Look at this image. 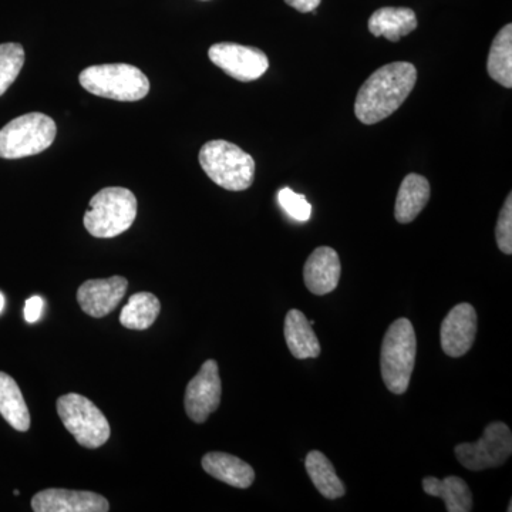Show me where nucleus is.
Returning a JSON list of instances; mask_svg holds the SVG:
<instances>
[{
	"mask_svg": "<svg viewBox=\"0 0 512 512\" xmlns=\"http://www.w3.org/2000/svg\"><path fill=\"white\" fill-rule=\"evenodd\" d=\"M221 393L220 367L215 360H207L185 390L184 407L187 416L194 423H205L220 407Z\"/></svg>",
	"mask_w": 512,
	"mask_h": 512,
	"instance_id": "obj_10",
	"label": "nucleus"
},
{
	"mask_svg": "<svg viewBox=\"0 0 512 512\" xmlns=\"http://www.w3.org/2000/svg\"><path fill=\"white\" fill-rule=\"evenodd\" d=\"M43 308L45 303L40 296H32L26 301L25 305V319L28 323H36L37 320L42 318Z\"/></svg>",
	"mask_w": 512,
	"mask_h": 512,
	"instance_id": "obj_27",
	"label": "nucleus"
},
{
	"mask_svg": "<svg viewBox=\"0 0 512 512\" xmlns=\"http://www.w3.org/2000/svg\"><path fill=\"white\" fill-rule=\"evenodd\" d=\"M423 490L431 497L443 498L448 512L473 511V494L463 478L451 476L439 480L436 477H426L423 480Z\"/></svg>",
	"mask_w": 512,
	"mask_h": 512,
	"instance_id": "obj_19",
	"label": "nucleus"
},
{
	"mask_svg": "<svg viewBox=\"0 0 512 512\" xmlns=\"http://www.w3.org/2000/svg\"><path fill=\"white\" fill-rule=\"evenodd\" d=\"M322 0H285L286 5L301 13L315 12Z\"/></svg>",
	"mask_w": 512,
	"mask_h": 512,
	"instance_id": "obj_28",
	"label": "nucleus"
},
{
	"mask_svg": "<svg viewBox=\"0 0 512 512\" xmlns=\"http://www.w3.org/2000/svg\"><path fill=\"white\" fill-rule=\"evenodd\" d=\"M25 64V50L19 43H3L0 45V96L18 79L20 70Z\"/></svg>",
	"mask_w": 512,
	"mask_h": 512,
	"instance_id": "obj_24",
	"label": "nucleus"
},
{
	"mask_svg": "<svg viewBox=\"0 0 512 512\" xmlns=\"http://www.w3.org/2000/svg\"><path fill=\"white\" fill-rule=\"evenodd\" d=\"M278 202L282 210L298 222L311 220L312 205L306 200L305 195L296 194L291 188H282L278 192Z\"/></svg>",
	"mask_w": 512,
	"mask_h": 512,
	"instance_id": "obj_25",
	"label": "nucleus"
},
{
	"mask_svg": "<svg viewBox=\"0 0 512 512\" xmlns=\"http://www.w3.org/2000/svg\"><path fill=\"white\" fill-rule=\"evenodd\" d=\"M416 82L417 70L412 63L394 62L380 67L357 93V119L372 126L392 116L413 92Z\"/></svg>",
	"mask_w": 512,
	"mask_h": 512,
	"instance_id": "obj_1",
	"label": "nucleus"
},
{
	"mask_svg": "<svg viewBox=\"0 0 512 512\" xmlns=\"http://www.w3.org/2000/svg\"><path fill=\"white\" fill-rule=\"evenodd\" d=\"M487 72L494 82L512 87V25H505L494 37L488 55Z\"/></svg>",
	"mask_w": 512,
	"mask_h": 512,
	"instance_id": "obj_22",
	"label": "nucleus"
},
{
	"mask_svg": "<svg viewBox=\"0 0 512 512\" xmlns=\"http://www.w3.org/2000/svg\"><path fill=\"white\" fill-rule=\"evenodd\" d=\"M416 355L417 339L412 322L406 318L394 320L384 335L380 350V370L383 382L390 392H407L412 380Z\"/></svg>",
	"mask_w": 512,
	"mask_h": 512,
	"instance_id": "obj_2",
	"label": "nucleus"
},
{
	"mask_svg": "<svg viewBox=\"0 0 512 512\" xmlns=\"http://www.w3.org/2000/svg\"><path fill=\"white\" fill-rule=\"evenodd\" d=\"M456 457L467 470L481 471L500 467L512 453V434L510 427L501 421H494L485 427L483 437L476 443L458 444Z\"/></svg>",
	"mask_w": 512,
	"mask_h": 512,
	"instance_id": "obj_8",
	"label": "nucleus"
},
{
	"mask_svg": "<svg viewBox=\"0 0 512 512\" xmlns=\"http://www.w3.org/2000/svg\"><path fill=\"white\" fill-rule=\"evenodd\" d=\"M497 245L504 254H512V195L508 194L503 210L498 215L497 228H495Z\"/></svg>",
	"mask_w": 512,
	"mask_h": 512,
	"instance_id": "obj_26",
	"label": "nucleus"
},
{
	"mask_svg": "<svg viewBox=\"0 0 512 512\" xmlns=\"http://www.w3.org/2000/svg\"><path fill=\"white\" fill-rule=\"evenodd\" d=\"M284 333L289 352L296 359H315L320 355V343L312 323L298 309L286 313Z\"/></svg>",
	"mask_w": 512,
	"mask_h": 512,
	"instance_id": "obj_17",
	"label": "nucleus"
},
{
	"mask_svg": "<svg viewBox=\"0 0 512 512\" xmlns=\"http://www.w3.org/2000/svg\"><path fill=\"white\" fill-rule=\"evenodd\" d=\"M32 510L35 512H107L109 501L92 491L62 490L49 488L33 495Z\"/></svg>",
	"mask_w": 512,
	"mask_h": 512,
	"instance_id": "obj_13",
	"label": "nucleus"
},
{
	"mask_svg": "<svg viewBox=\"0 0 512 512\" xmlns=\"http://www.w3.org/2000/svg\"><path fill=\"white\" fill-rule=\"evenodd\" d=\"M137 217V198L123 187H107L90 200L84 214V227L96 238L119 237Z\"/></svg>",
	"mask_w": 512,
	"mask_h": 512,
	"instance_id": "obj_3",
	"label": "nucleus"
},
{
	"mask_svg": "<svg viewBox=\"0 0 512 512\" xmlns=\"http://www.w3.org/2000/svg\"><path fill=\"white\" fill-rule=\"evenodd\" d=\"M477 335V312L470 303H460L441 323V348L450 357H461L473 348Z\"/></svg>",
	"mask_w": 512,
	"mask_h": 512,
	"instance_id": "obj_11",
	"label": "nucleus"
},
{
	"mask_svg": "<svg viewBox=\"0 0 512 512\" xmlns=\"http://www.w3.org/2000/svg\"><path fill=\"white\" fill-rule=\"evenodd\" d=\"M208 56L222 72L242 83L258 80L269 69L268 56L256 47L237 43H217L210 47Z\"/></svg>",
	"mask_w": 512,
	"mask_h": 512,
	"instance_id": "obj_9",
	"label": "nucleus"
},
{
	"mask_svg": "<svg viewBox=\"0 0 512 512\" xmlns=\"http://www.w3.org/2000/svg\"><path fill=\"white\" fill-rule=\"evenodd\" d=\"M161 303L156 295L140 292L131 296L120 313V323L131 330H146L160 315Z\"/></svg>",
	"mask_w": 512,
	"mask_h": 512,
	"instance_id": "obj_23",
	"label": "nucleus"
},
{
	"mask_svg": "<svg viewBox=\"0 0 512 512\" xmlns=\"http://www.w3.org/2000/svg\"><path fill=\"white\" fill-rule=\"evenodd\" d=\"M128 289V281L123 276L107 279H90L77 291V302L84 313L93 318L110 315L123 301Z\"/></svg>",
	"mask_w": 512,
	"mask_h": 512,
	"instance_id": "obj_12",
	"label": "nucleus"
},
{
	"mask_svg": "<svg viewBox=\"0 0 512 512\" xmlns=\"http://www.w3.org/2000/svg\"><path fill=\"white\" fill-rule=\"evenodd\" d=\"M56 133L55 120L46 114L20 116L0 130V158L18 160L43 153L52 146Z\"/></svg>",
	"mask_w": 512,
	"mask_h": 512,
	"instance_id": "obj_6",
	"label": "nucleus"
},
{
	"mask_svg": "<svg viewBox=\"0 0 512 512\" xmlns=\"http://www.w3.org/2000/svg\"><path fill=\"white\" fill-rule=\"evenodd\" d=\"M340 259L333 248L320 247L315 249L303 268V279L306 288L313 295L323 296L335 291L339 285Z\"/></svg>",
	"mask_w": 512,
	"mask_h": 512,
	"instance_id": "obj_14",
	"label": "nucleus"
},
{
	"mask_svg": "<svg viewBox=\"0 0 512 512\" xmlns=\"http://www.w3.org/2000/svg\"><path fill=\"white\" fill-rule=\"evenodd\" d=\"M79 79L83 89L104 99L138 101L150 92V80L146 74L126 63L87 67Z\"/></svg>",
	"mask_w": 512,
	"mask_h": 512,
	"instance_id": "obj_5",
	"label": "nucleus"
},
{
	"mask_svg": "<svg viewBox=\"0 0 512 512\" xmlns=\"http://www.w3.org/2000/svg\"><path fill=\"white\" fill-rule=\"evenodd\" d=\"M305 467L313 485L323 497L328 500H338L345 495V485L340 481L335 468L325 454L316 450L311 451L306 456Z\"/></svg>",
	"mask_w": 512,
	"mask_h": 512,
	"instance_id": "obj_21",
	"label": "nucleus"
},
{
	"mask_svg": "<svg viewBox=\"0 0 512 512\" xmlns=\"http://www.w3.org/2000/svg\"><path fill=\"white\" fill-rule=\"evenodd\" d=\"M3 308H5V296L0 293V313H2Z\"/></svg>",
	"mask_w": 512,
	"mask_h": 512,
	"instance_id": "obj_29",
	"label": "nucleus"
},
{
	"mask_svg": "<svg viewBox=\"0 0 512 512\" xmlns=\"http://www.w3.org/2000/svg\"><path fill=\"white\" fill-rule=\"evenodd\" d=\"M202 468L211 477L235 488H249L255 481L254 468L232 454L212 451L202 457Z\"/></svg>",
	"mask_w": 512,
	"mask_h": 512,
	"instance_id": "obj_15",
	"label": "nucleus"
},
{
	"mask_svg": "<svg viewBox=\"0 0 512 512\" xmlns=\"http://www.w3.org/2000/svg\"><path fill=\"white\" fill-rule=\"evenodd\" d=\"M0 414L13 429L18 431L30 429L28 404L23 399L15 379L3 372H0Z\"/></svg>",
	"mask_w": 512,
	"mask_h": 512,
	"instance_id": "obj_20",
	"label": "nucleus"
},
{
	"mask_svg": "<svg viewBox=\"0 0 512 512\" xmlns=\"http://www.w3.org/2000/svg\"><path fill=\"white\" fill-rule=\"evenodd\" d=\"M57 414L64 427L84 448H99L110 439V424L99 407L77 393H67L57 400Z\"/></svg>",
	"mask_w": 512,
	"mask_h": 512,
	"instance_id": "obj_7",
	"label": "nucleus"
},
{
	"mask_svg": "<svg viewBox=\"0 0 512 512\" xmlns=\"http://www.w3.org/2000/svg\"><path fill=\"white\" fill-rule=\"evenodd\" d=\"M416 29V13L409 8H382L369 19V32L376 37H386L390 42H399Z\"/></svg>",
	"mask_w": 512,
	"mask_h": 512,
	"instance_id": "obj_18",
	"label": "nucleus"
},
{
	"mask_svg": "<svg viewBox=\"0 0 512 512\" xmlns=\"http://www.w3.org/2000/svg\"><path fill=\"white\" fill-rule=\"evenodd\" d=\"M430 200V183L419 174H409L404 178L397 192L394 217L400 224H410L419 217Z\"/></svg>",
	"mask_w": 512,
	"mask_h": 512,
	"instance_id": "obj_16",
	"label": "nucleus"
},
{
	"mask_svg": "<svg viewBox=\"0 0 512 512\" xmlns=\"http://www.w3.org/2000/svg\"><path fill=\"white\" fill-rule=\"evenodd\" d=\"M205 174L228 191H245L254 184L255 161L242 148L225 140H212L200 151Z\"/></svg>",
	"mask_w": 512,
	"mask_h": 512,
	"instance_id": "obj_4",
	"label": "nucleus"
}]
</instances>
